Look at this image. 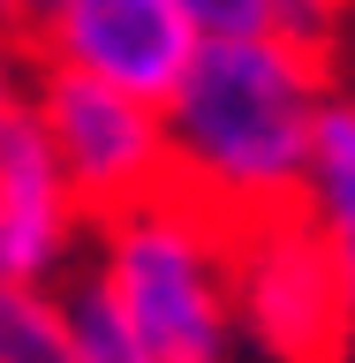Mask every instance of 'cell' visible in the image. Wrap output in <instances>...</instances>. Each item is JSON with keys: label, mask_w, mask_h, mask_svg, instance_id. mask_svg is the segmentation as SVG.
<instances>
[{"label": "cell", "mask_w": 355, "mask_h": 363, "mask_svg": "<svg viewBox=\"0 0 355 363\" xmlns=\"http://www.w3.org/2000/svg\"><path fill=\"white\" fill-rule=\"evenodd\" d=\"M91 204L76 197L30 91L0 113V280H68L91 257Z\"/></svg>", "instance_id": "cell-6"}, {"label": "cell", "mask_w": 355, "mask_h": 363, "mask_svg": "<svg viewBox=\"0 0 355 363\" xmlns=\"http://www.w3.org/2000/svg\"><path fill=\"white\" fill-rule=\"evenodd\" d=\"M303 212H310L325 235H348V227H355V91H333L325 113H317Z\"/></svg>", "instance_id": "cell-7"}, {"label": "cell", "mask_w": 355, "mask_h": 363, "mask_svg": "<svg viewBox=\"0 0 355 363\" xmlns=\"http://www.w3.org/2000/svg\"><path fill=\"white\" fill-rule=\"evenodd\" d=\"M204 30H265V0H189Z\"/></svg>", "instance_id": "cell-11"}, {"label": "cell", "mask_w": 355, "mask_h": 363, "mask_svg": "<svg viewBox=\"0 0 355 363\" xmlns=\"http://www.w3.org/2000/svg\"><path fill=\"white\" fill-rule=\"evenodd\" d=\"M91 265L106 272L136 333V363H227L235 340V220L181 182L98 212Z\"/></svg>", "instance_id": "cell-2"}, {"label": "cell", "mask_w": 355, "mask_h": 363, "mask_svg": "<svg viewBox=\"0 0 355 363\" xmlns=\"http://www.w3.org/2000/svg\"><path fill=\"white\" fill-rule=\"evenodd\" d=\"M333 250H340V280H348V356H355V227L333 235Z\"/></svg>", "instance_id": "cell-13"}, {"label": "cell", "mask_w": 355, "mask_h": 363, "mask_svg": "<svg viewBox=\"0 0 355 363\" xmlns=\"http://www.w3.org/2000/svg\"><path fill=\"white\" fill-rule=\"evenodd\" d=\"M61 325H68V363H136L129 311H121V295L106 288V272L91 257L61 280Z\"/></svg>", "instance_id": "cell-8"}, {"label": "cell", "mask_w": 355, "mask_h": 363, "mask_svg": "<svg viewBox=\"0 0 355 363\" xmlns=\"http://www.w3.org/2000/svg\"><path fill=\"white\" fill-rule=\"evenodd\" d=\"M325 99L333 76L317 45L280 30H204L197 61L159 99L174 182L235 227L303 204Z\"/></svg>", "instance_id": "cell-1"}, {"label": "cell", "mask_w": 355, "mask_h": 363, "mask_svg": "<svg viewBox=\"0 0 355 363\" xmlns=\"http://www.w3.org/2000/svg\"><path fill=\"white\" fill-rule=\"evenodd\" d=\"M235 340L265 363L348 356V280L333 235L288 204L235 227Z\"/></svg>", "instance_id": "cell-3"}, {"label": "cell", "mask_w": 355, "mask_h": 363, "mask_svg": "<svg viewBox=\"0 0 355 363\" xmlns=\"http://www.w3.org/2000/svg\"><path fill=\"white\" fill-rule=\"evenodd\" d=\"M30 8H38V0H0V30H23V23H30Z\"/></svg>", "instance_id": "cell-14"}, {"label": "cell", "mask_w": 355, "mask_h": 363, "mask_svg": "<svg viewBox=\"0 0 355 363\" xmlns=\"http://www.w3.org/2000/svg\"><path fill=\"white\" fill-rule=\"evenodd\" d=\"M340 16H348V0H265V30H280L295 45H317V53L333 45Z\"/></svg>", "instance_id": "cell-10"}, {"label": "cell", "mask_w": 355, "mask_h": 363, "mask_svg": "<svg viewBox=\"0 0 355 363\" xmlns=\"http://www.w3.org/2000/svg\"><path fill=\"white\" fill-rule=\"evenodd\" d=\"M8 38H16V30H0V113L16 106L23 91H30V84H23V68H16V45H8Z\"/></svg>", "instance_id": "cell-12"}, {"label": "cell", "mask_w": 355, "mask_h": 363, "mask_svg": "<svg viewBox=\"0 0 355 363\" xmlns=\"http://www.w3.org/2000/svg\"><path fill=\"white\" fill-rule=\"evenodd\" d=\"M0 363H68L61 280H0Z\"/></svg>", "instance_id": "cell-9"}, {"label": "cell", "mask_w": 355, "mask_h": 363, "mask_svg": "<svg viewBox=\"0 0 355 363\" xmlns=\"http://www.w3.org/2000/svg\"><path fill=\"white\" fill-rule=\"evenodd\" d=\"M23 38L38 68H84L144 99H167L181 68L197 61L204 23L189 0H38Z\"/></svg>", "instance_id": "cell-5"}, {"label": "cell", "mask_w": 355, "mask_h": 363, "mask_svg": "<svg viewBox=\"0 0 355 363\" xmlns=\"http://www.w3.org/2000/svg\"><path fill=\"white\" fill-rule=\"evenodd\" d=\"M30 106H38L45 136H53V152H61L68 182H76V197L91 204V220L174 182L167 106L144 99V91L84 76V68H38L30 76Z\"/></svg>", "instance_id": "cell-4"}]
</instances>
